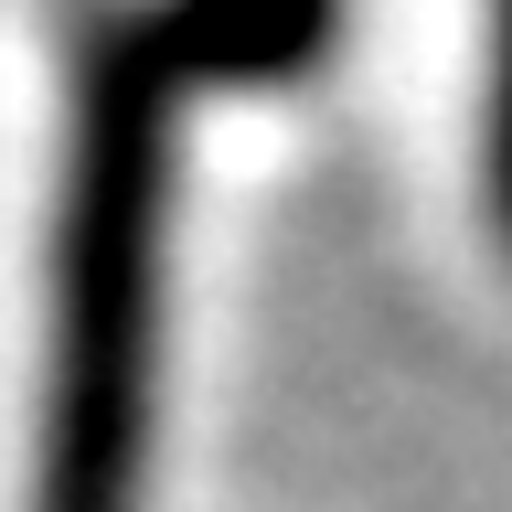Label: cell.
<instances>
[{
	"label": "cell",
	"mask_w": 512,
	"mask_h": 512,
	"mask_svg": "<svg viewBox=\"0 0 512 512\" xmlns=\"http://www.w3.org/2000/svg\"><path fill=\"white\" fill-rule=\"evenodd\" d=\"M171 22L214 86H246V75H288L331 43V0H171Z\"/></svg>",
	"instance_id": "obj_2"
},
{
	"label": "cell",
	"mask_w": 512,
	"mask_h": 512,
	"mask_svg": "<svg viewBox=\"0 0 512 512\" xmlns=\"http://www.w3.org/2000/svg\"><path fill=\"white\" fill-rule=\"evenodd\" d=\"M182 86H214L171 11L128 22L86 75L75 203L54 278V395H43V512H128L150 427V320H160V214Z\"/></svg>",
	"instance_id": "obj_1"
},
{
	"label": "cell",
	"mask_w": 512,
	"mask_h": 512,
	"mask_svg": "<svg viewBox=\"0 0 512 512\" xmlns=\"http://www.w3.org/2000/svg\"><path fill=\"white\" fill-rule=\"evenodd\" d=\"M480 171H491V224L512 235V0H491V118H480Z\"/></svg>",
	"instance_id": "obj_3"
}]
</instances>
